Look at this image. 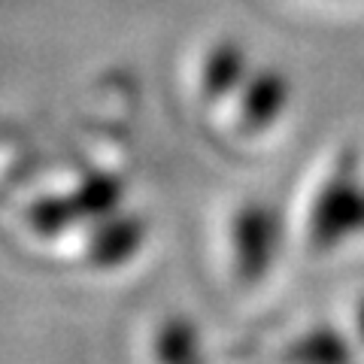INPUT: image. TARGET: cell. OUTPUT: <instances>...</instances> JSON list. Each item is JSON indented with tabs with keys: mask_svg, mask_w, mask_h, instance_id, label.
<instances>
[{
	"mask_svg": "<svg viewBox=\"0 0 364 364\" xmlns=\"http://www.w3.org/2000/svg\"><path fill=\"white\" fill-rule=\"evenodd\" d=\"M358 228H364V186L355 176L352 155H346L316 195L310 213V243L313 249H334Z\"/></svg>",
	"mask_w": 364,
	"mask_h": 364,
	"instance_id": "cell-1",
	"label": "cell"
},
{
	"mask_svg": "<svg viewBox=\"0 0 364 364\" xmlns=\"http://www.w3.org/2000/svg\"><path fill=\"white\" fill-rule=\"evenodd\" d=\"M279 249V215L267 203H246L234 213L231 222V252L234 270L243 282H258L267 277Z\"/></svg>",
	"mask_w": 364,
	"mask_h": 364,
	"instance_id": "cell-2",
	"label": "cell"
},
{
	"mask_svg": "<svg viewBox=\"0 0 364 364\" xmlns=\"http://www.w3.org/2000/svg\"><path fill=\"white\" fill-rule=\"evenodd\" d=\"M143 237H146V225L140 215L134 213H112L107 219L95 222L88 234V258L91 264L97 267H119L124 261H131L143 246Z\"/></svg>",
	"mask_w": 364,
	"mask_h": 364,
	"instance_id": "cell-3",
	"label": "cell"
},
{
	"mask_svg": "<svg viewBox=\"0 0 364 364\" xmlns=\"http://www.w3.org/2000/svg\"><path fill=\"white\" fill-rule=\"evenodd\" d=\"M289 104V82L273 67L252 73L240 88V124L246 131H264Z\"/></svg>",
	"mask_w": 364,
	"mask_h": 364,
	"instance_id": "cell-4",
	"label": "cell"
},
{
	"mask_svg": "<svg viewBox=\"0 0 364 364\" xmlns=\"http://www.w3.org/2000/svg\"><path fill=\"white\" fill-rule=\"evenodd\" d=\"M249 79V58L246 49L237 40H219L207 52L200 67V88L210 100H219L231 91L243 88Z\"/></svg>",
	"mask_w": 364,
	"mask_h": 364,
	"instance_id": "cell-5",
	"label": "cell"
},
{
	"mask_svg": "<svg viewBox=\"0 0 364 364\" xmlns=\"http://www.w3.org/2000/svg\"><path fill=\"white\" fill-rule=\"evenodd\" d=\"M70 198H73V203H76L79 219L100 222V219H107V215L119 213L122 186H119V179L109 176V173H91V176H85V179L73 188Z\"/></svg>",
	"mask_w": 364,
	"mask_h": 364,
	"instance_id": "cell-6",
	"label": "cell"
},
{
	"mask_svg": "<svg viewBox=\"0 0 364 364\" xmlns=\"http://www.w3.org/2000/svg\"><path fill=\"white\" fill-rule=\"evenodd\" d=\"M289 358L306 364H337L352 358V346L337 328H313L289 349Z\"/></svg>",
	"mask_w": 364,
	"mask_h": 364,
	"instance_id": "cell-7",
	"label": "cell"
},
{
	"mask_svg": "<svg viewBox=\"0 0 364 364\" xmlns=\"http://www.w3.org/2000/svg\"><path fill=\"white\" fill-rule=\"evenodd\" d=\"M200 340H198V328L188 318H167L155 334V355L170 364H186L191 358H198Z\"/></svg>",
	"mask_w": 364,
	"mask_h": 364,
	"instance_id": "cell-8",
	"label": "cell"
},
{
	"mask_svg": "<svg viewBox=\"0 0 364 364\" xmlns=\"http://www.w3.org/2000/svg\"><path fill=\"white\" fill-rule=\"evenodd\" d=\"M73 222H79V213L70 195H46L28 207V225L43 237L61 234Z\"/></svg>",
	"mask_w": 364,
	"mask_h": 364,
	"instance_id": "cell-9",
	"label": "cell"
},
{
	"mask_svg": "<svg viewBox=\"0 0 364 364\" xmlns=\"http://www.w3.org/2000/svg\"><path fill=\"white\" fill-rule=\"evenodd\" d=\"M355 328H358V337H361V343H364V298H361L358 310H355Z\"/></svg>",
	"mask_w": 364,
	"mask_h": 364,
	"instance_id": "cell-10",
	"label": "cell"
}]
</instances>
